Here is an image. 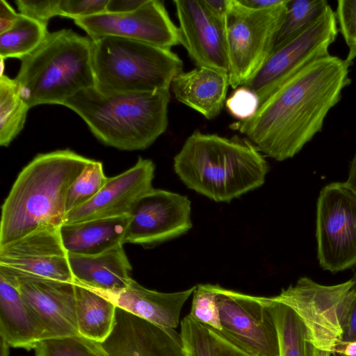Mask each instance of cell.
<instances>
[{
  "label": "cell",
  "mask_w": 356,
  "mask_h": 356,
  "mask_svg": "<svg viewBox=\"0 0 356 356\" xmlns=\"http://www.w3.org/2000/svg\"><path fill=\"white\" fill-rule=\"evenodd\" d=\"M195 287L178 292L163 293L146 289L132 279L127 288L119 291L98 292L121 309L161 327L174 329L179 323L184 303L193 293Z\"/></svg>",
  "instance_id": "obj_19"
},
{
  "label": "cell",
  "mask_w": 356,
  "mask_h": 356,
  "mask_svg": "<svg viewBox=\"0 0 356 356\" xmlns=\"http://www.w3.org/2000/svg\"><path fill=\"white\" fill-rule=\"evenodd\" d=\"M48 33L47 25L19 13L15 26L0 34L1 59L22 60L42 44Z\"/></svg>",
  "instance_id": "obj_28"
},
{
  "label": "cell",
  "mask_w": 356,
  "mask_h": 356,
  "mask_svg": "<svg viewBox=\"0 0 356 356\" xmlns=\"http://www.w3.org/2000/svg\"><path fill=\"white\" fill-rule=\"evenodd\" d=\"M147 0H108L106 7V13L113 14H124L136 10Z\"/></svg>",
  "instance_id": "obj_37"
},
{
  "label": "cell",
  "mask_w": 356,
  "mask_h": 356,
  "mask_svg": "<svg viewBox=\"0 0 356 356\" xmlns=\"http://www.w3.org/2000/svg\"><path fill=\"white\" fill-rule=\"evenodd\" d=\"M229 86L227 74L197 67L177 74L170 88L177 101L211 120L225 106Z\"/></svg>",
  "instance_id": "obj_21"
},
{
  "label": "cell",
  "mask_w": 356,
  "mask_h": 356,
  "mask_svg": "<svg viewBox=\"0 0 356 356\" xmlns=\"http://www.w3.org/2000/svg\"><path fill=\"white\" fill-rule=\"evenodd\" d=\"M107 179L102 163L92 159L74 181L67 191L66 214L91 200L103 188Z\"/></svg>",
  "instance_id": "obj_30"
},
{
  "label": "cell",
  "mask_w": 356,
  "mask_h": 356,
  "mask_svg": "<svg viewBox=\"0 0 356 356\" xmlns=\"http://www.w3.org/2000/svg\"><path fill=\"white\" fill-rule=\"evenodd\" d=\"M334 352L343 353L346 356H356V341H342Z\"/></svg>",
  "instance_id": "obj_43"
},
{
  "label": "cell",
  "mask_w": 356,
  "mask_h": 356,
  "mask_svg": "<svg viewBox=\"0 0 356 356\" xmlns=\"http://www.w3.org/2000/svg\"><path fill=\"white\" fill-rule=\"evenodd\" d=\"M106 356H185L180 335L116 307L113 330L100 343Z\"/></svg>",
  "instance_id": "obj_18"
},
{
  "label": "cell",
  "mask_w": 356,
  "mask_h": 356,
  "mask_svg": "<svg viewBox=\"0 0 356 356\" xmlns=\"http://www.w3.org/2000/svg\"><path fill=\"white\" fill-rule=\"evenodd\" d=\"M129 216L63 224L60 236L67 254L95 255L123 245Z\"/></svg>",
  "instance_id": "obj_23"
},
{
  "label": "cell",
  "mask_w": 356,
  "mask_h": 356,
  "mask_svg": "<svg viewBox=\"0 0 356 356\" xmlns=\"http://www.w3.org/2000/svg\"><path fill=\"white\" fill-rule=\"evenodd\" d=\"M79 334L102 343L111 334L117 306L99 292L74 282Z\"/></svg>",
  "instance_id": "obj_24"
},
{
  "label": "cell",
  "mask_w": 356,
  "mask_h": 356,
  "mask_svg": "<svg viewBox=\"0 0 356 356\" xmlns=\"http://www.w3.org/2000/svg\"><path fill=\"white\" fill-rule=\"evenodd\" d=\"M241 3L250 8L264 10L277 6L285 0H238Z\"/></svg>",
  "instance_id": "obj_41"
},
{
  "label": "cell",
  "mask_w": 356,
  "mask_h": 356,
  "mask_svg": "<svg viewBox=\"0 0 356 356\" xmlns=\"http://www.w3.org/2000/svg\"><path fill=\"white\" fill-rule=\"evenodd\" d=\"M155 165L139 157L134 166L108 179L89 202L66 214L63 224L129 215L136 201L152 189Z\"/></svg>",
  "instance_id": "obj_17"
},
{
  "label": "cell",
  "mask_w": 356,
  "mask_h": 356,
  "mask_svg": "<svg viewBox=\"0 0 356 356\" xmlns=\"http://www.w3.org/2000/svg\"><path fill=\"white\" fill-rule=\"evenodd\" d=\"M288 0L277 6L256 10L229 0L224 34L229 86L248 83L273 51L286 11Z\"/></svg>",
  "instance_id": "obj_7"
},
{
  "label": "cell",
  "mask_w": 356,
  "mask_h": 356,
  "mask_svg": "<svg viewBox=\"0 0 356 356\" xmlns=\"http://www.w3.org/2000/svg\"><path fill=\"white\" fill-rule=\"evenodd\" d=\"M15 79L30 108L63 106L79 92L95 87L92 39L71 29L49 33L33 52L21 60Z\"/></svg>",
  "instance_id": "obj_5"
},
{
  "label": "cell",
  "mask_w": 356,
  "mask_h": 356,
  "mask_svg": "<svg viewBox=\"0 0 356 356\" xmlns=\"http://www.w3.org/2000/svg\"><path fill=\"white\" fill-rule=\"evenodd\" d=\"M179 44L197 67L228 74L224 25L209 13L202 0L173 1Z\"/></svg>",
  "instance_id": "obj_16"
},
{
  "label": "cell",
  "mask_w": 356,
  "mask_h": 356,
  "mask_svg": "<svg viewBox=\"0 0 356 356\" xmlns=\"http://www.w3.org/2000/svg\"><path fill=\"white\" fill-rule=\"evenodd\" d=\"M170 89L137 93L82 90L63 104L78 114L102 143L120 150H143L168 124Z\"/></svg>",
  "instance_id": "obj_4"
},
{
  "label": "cell",
  "mask_w": 356,
  "mask_h": 356,
  "mask_svg": "<svg viewBox=\"0 0 356 356\" xmlns=\"http://www.w3.org/2000/svg\"><path fill=\"white\" fill-rule=\"evenodd\" d=\"M211 286L222 326L217 332L250 356H280L276 325L264 297Z\"/></svg>",
  "instance_id": "obj_10"
},
{
  "label": "cell",
  "mask_w": 356,
  "mask_h": 356,
  "mask_svg": "<svg viewBox=\"0 0 356 356\" xmlns=\"http://www.w3.org/2000/svg\"><path fill=\"white\" fill-rule=\"evenodd\" d=\"M316 238L320 266L332 273L356 267V193L344 182L320 191Z\"/></svg>",
  "instance_id": "obj_9"
},
{
  "label": "cell",
  "mask_w": 356,
  "mask_h": 356,
  "mask_svg": "<svg viewBox=\"0 0 356 356\" xmlns=\"http://www.w3.org/2000/svg\"><path fill=\"white\" fill-rule=\"evenodd\" d=\"M10 346L1 337L0 339V356H10Z\"/></svg>",
  "instance_id": "obj_44"
},
{
  "label": "cell",
  "mask_w": 356,
  "mask_h": 356,
  "mask_svg": "<svg viewBox=\"0 0 356 356\" xmlns=\"http://www.w3.org/2000/svg\"><path fill=\"white\" fill-rule=\"evenodd\" d=\"M352 279L354 281L355 298L345 327L343 341H356V270Z\"/></svg>",
  "instance_id": "obj_40"
},
{
  "label": "cell",
  "mask_w": 356,
  "mask_h": 356,
  "mask_svg": "<svg viewBox=\"0 0 356 356\" xmlns=\"http://www.w3.org/2000/svg\"><path fill=\"white\" fill-rule=\"evenodd\" d=\"M95 88L104 93H137L170 89L183 70L170 49L115 36L92 39Z\"/></svg>",
  "instance_id": "obj_6"
},
{
  "label": "cell",
  "mask_w": 356,
  "mask_h": 356,
  "mask_svg": "<svg viewBox=\"0 0 356 356\" xmlns=\"http://www.w3.org/2000/svg\"><path fill=\"white\" fill-rule=\"evenodd\" d=\"M344 183L356 193V152L350 164L348 178Z\"/></svg>",
  "instance_id": "obj_42"
},
{
  "label": "cell",
  "mask_w": 356,
  "mask_h": 356,
  "mask_svg": "<svg viewBox=\"0 0 356 356\" xmlns=\"http://www.w3.org/2000/svg\"><path fill=\"white\" fill-rule=\"evenodd\" d=\"M67 260L74 282L97 291H119L132 280L122 245L95 255L67 254Z\"/></svg>",
  "instance_id": "obj_20"
},
{
  "label": "cell",
  "mask_w": 356,
  "mask_h": 356,
  "mask_svg": "<svg viewBox=\"0 0 356 356\" xmlns=\"http://www.w3.org/2000/svg\"><path fill=\"white\" fill-rule=\"evenodd\" d=\"M179 335L185 356H250L190 314L181 320Z\"/></svg>",
  "instance_id": "obj_26"
},
{
  "label": "cell",
  "mask_w": 356,
  "mask_h": 356,
  "mask_svg": "<svg viewBox=\"0 0 356 356\" xmlns=\"http://www.w3.org/2000/svg\"><path fill=\"white\" fill-rule=\"evenodd\" d=\"M19 13L5 0L0 1V34L11 29L18 20Z\"/></svg>",
  "instance_id": "obj_38"
},
{
  "label": "cell",
  "mask_w": 356,
  "mask_h": 356,
  "mask_svg": "<svg viewBox=\"0 0 356 356\" xmlns=\"http://www.w3.org/2000/svg\"><path fill=\"white\" fill-rule=\"evenodd\" d=\"M30 108L21 97L15 79L0 77V145L8 147L22 130Z\"/></svg>",
  "instance_id": "obj_27"
},
{
  "label": "cell",
  "mask_w": 356,
  "mask_h": 356,
  "mask_svg": "<svg viewBox=\"0 0 356 356\" xmlns=\"http://www.w3.org/2000/svg\"><path fill=\"white\" fill-rule=\"evenodd\" d=\"M173 168L187 188L217 202H229L260 187L269 170L263 154L245 137L197 130L175 156Z\"/></svg>",
  "instance_id": "obj_3"
},
{
  "label": "cell",
  "mask_w": 356,
  "mask_h": 356,
  "mask_svg": "<svg viewBox=\"0 0 356 356\" xmlns=\"http://www.w3.org/2000/svg\"><path fill=\"white\" fill-rule=\"evenodd\" d=\"M59 1L17 0L15 3L19 11V13L47 26L51 18L59 15Z\"/></svg>",
  "instance_id": "obj_36"
},
{
  "label": "cell",
  "mask_w": 356,
  "mask_h": 356,
  "mask_svg": "<svg viewBox=\"0 0 356 356\" xmlns=\"http://www.w3.org/2000/svg\"><path fill=\"white\" fill-rule=\"evenodd\" d=\"M335 14L348 48L346 60L352 64L356 58V0H339Z\"/></svg>",
  "instance_id": "obj_33"
},
{
  "label": "cell",
  "mask_w": 356,
  "mask_h": 356,
  "mask_svg": "<svg viewBox=\"0 0 356 356\" xmlns=\"http://www.w3.org/2000/svg\"><path fill=\"white\" fill-rule=\"evenodd\" d=\"M264 300L276 325L280 356H330L314 344L305 325L292 309L270 297Z\"/></svg>",
  "instance_id": "obj_25"
},
{
  "label": "cell",
  "mask_w": 356,
  "mask_h": 356,
  "mask_svg": "<svg viewBox=\"0 0 356 356\" xmlns=\"http://www.w3.org/2000/svg\"><path fill=\"white\" fill-rule=\"evenodd\" d=\"M329 6L326 0H288L275 47L291 40L309 28Z\"/></svg>",
  "instance_id": "obj_29"
},
{
  "label": "cell",
  "mask_w": 356,
  "mask_h": 356,
  "mask_svg": "<svg viewBox=\"0 0 356 356\" xmlns=\"http://www.w3.org/2000/svg\"><path fill=\"white\" fill-rule=\"evenodd\" d=\"M92 160L68 149L35 156L19 173L1 206L0 247L40 229L60 227L67 191Z\"/></svg>",
  "instance_id": "obj_2"
},
{
  "label": "cell",
  "mask_w": 356,
  "mask_h": 356,
  "mask_svg": "<svg viewBox=\"0 0 356 356\" xmlns=\"http://www.w3.org/2000/svg\"><path fill=\"white\" fill-rule=\"evenodd\" d=\"M0 275L18 289L44 328L48 339L80 335L74 282L33 277Z\"/></svg>",
  "instance_id": "obj_15"
},
{
  "label": "cell",
  "mask_w": 356,
  "mask_h": 356,
  "mask_svg": "<svg viewBox=\"0 0 356 356\" xmlns=\"http://www.w3.org/2000/svg\"><path fill=\"white\" fill-rule=\"evenodd\" d=\"M108 2V0H60L58 16L75 20L101 14L106 12Z\"/></svg>",
  "instance_id": "obj_35"
},
{
  "label": "cell",
  "mask_w": 356,
  "mask_h": 356,
  "mask_svg": "<svg viewBox=\"0 0 356 356\" xmlns=\"http://www.w3.org/2000/svg\"><path fill=\"white\" fill-rule=\"evenodd\" d=\"M337 32L336 14L329 6L309 28L275 47L261 69L243 86L257 94L260 105L305 66L329 56V48Z\"/></svg>",
  "instance_id": "obj_11"
},
{
  "label": "cell",
  "mask_w": 356,
  "mask_h": 356,
  "mask_svg": "<svg viewBox=\"0 0 356 356\" xmlns=\"http://www.w3.org/2000/svg\"><path fill=\"white\" fill-rule=\"evenodd\" d=\"M350 65L330 54L314 60L273 91L252 117L230 129L262 154L278 161L293 158L321 131L327 113L351 82Z\"/></svg>",
  "instance_id": "obj_1"
},
{
  "label": "cell",
  "mask_w": 356,
  "mask_h": 356,
  "mask_svg": "<svg viewBox=\"0 0 356 356\" xmlns=\"http://www.w3.org/2000/svg\"><path fill=\"white\" fill-rule=\"evenodd\" d=\"M195 321L216 331L222 330L216 293L211 284L196 285L189 314Z\"/></svg>",
  "instance_id": "obj_32"
},
{
  "label": "cell",
  "mask_w": 356,
  "mask_h": 356,
  "mask_svg": "<svg viewBox=\"0 0 356 356\" xmlns=\"http://www.w3.org/2000/svg\"><path fill=\"white\" fill-rule=\"evenodd\" d=\"M74 22L91 39L115 36L170 49L179 44L178 27L159 0H147L131 13L105 12Z\"/></svg>",
  "instance_id": "obj_13"
},
{
  "label": "cell",
  "mask_w": 356,
  "mask_h": 356,
  "mask_svg": "<svg viewBox=\"0 0 356 356\" xmlns=\"http://www.w3.org/2000/svg\"><path fill=\"white\" fill-rule=\"evenodd\" d=\"M225 106L232 117L245 120L256 113L259 99L254 92L243 86L234 89L226 99Z\"/></svg>",
  "instance_id": "obj_34"
},
{
  "label": "cell",
  "mask_w": 356,
  "mask_h": 356,
  "mask_svg": "<svg viewBox=\"0 0 356 356\" xmlns=\"http://www.w3.org/2000/svg\"><path fill=\"white\" fill-rule=\"evenodd\" d=\"M0 337L10 347L34 349L47 334L18 289L0 275Z\"/></svg>",
  "instance_id": "obj_22"
},
{
  "label": "cell",
  "mask_w": 356,
  "mask_h": 356,
  "mask_svg": "<svg viewBox=\"0 0 356 356\" xmlns=\"http://www.w3.org/2000/svg\"><path fill=\"white\" fill-rule=\"evenodd\" d=\"M34 350L35 356H106L100 343L80 335L46 339Z\"/></svg>",
  "instance_id": "obj_31"
},
{
  "label": "cell",
  "mask_w": 356,
  "mask_h": 356,
  "mask_svg": "<svg viewBox=\"0 0 356 356\" xmlns=\"http://www.w3.org/2000/svg\"><path fill=\"white\" fill-rule=\"evenodd\" d=\"M229 0H202L212 17L225 26V20Z\"/></svg>",
  "instance_id": "obj_39"
},
{
  "label": "cell",
  "mask_w": 356,
  "mask_h": 356,
  "mask_svg": "<svg viewBox=\"0 0 356 356\" xmlns=\"http://www.w3.org/2000/svg\"><path fill=\"white\" fill-rule=\"evenodd\" d=\"M330 356H346L344 354L339 352H333L330 354Z\"/></svg>",
  "instance_id": "obj_45"
},
{
  "label": "cell",
  "mask_w": 356,
  "mask_h": 356,
  "mask_svg": "<svg viewBox=\"0 0 356 356\" xmlns=\"http://www.w3.org/2000/svg\"><path fill=\"white\" fill-rule=\"evenodd\" d=\"M186 195L152 188L133 206L123 243L152 247L186 234L192 227Z\"/></svg>",
  "instance_id": "obj_12"
},
{
  "label": "cell",
  "mask_w": 356,
  "mask_h": 356,
  "mask_svg": "<svg viewBox=\"0 0 356 356\" xmlns=\"http://www.w3.org/2000/svg\"><path fill=\"white\" fill-rule=\"evenodd\" d=\"M59 228H42L0 247V274L74 282Z\"/></svg>",
  "instance_id": "obj_14"
},
{
  "label": "cell",
  "mask_w": 356,
  "mask_h": 356,
  "mask_svg": "<svg viewBox=\"0 0 356 356\" xmlns=\"http://www.w3.org/2000/svg\"><path fill=\"white\" fill-rule=\"evenodd\" d=\"M272 300L292 309L307 328L314 344L332 353L343 341L355 298L354 281L334 285L318 284L301 277Z\"/></svg>",
  "instance_id": "obj_8"
}]
</instances>
